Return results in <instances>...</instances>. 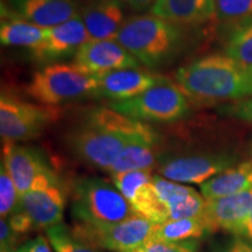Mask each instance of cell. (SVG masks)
Instances as JSON below:
<instances>
[{"label": "cell", "mask_w": 252, "mask_h": 252, "mask_svg": "<svg viewBox=\"0 0 252 252\" xmlns=\"http://www.w3.org/2000/svg\"><path fill=\"white\" fill-rule=\"evenodd\" d=\"M161 135L147 123L119 113L109 106L84 112L67 135L70 152L82 162L109 172L122 151L134 141Z\"/></svg>", "instance_id": "6da1fadb"}, {"label": "cell", "mask_w": 252, "mask_h": 252, "mask_svg": "<svg viewBox=\"0 0 252 252\" xmlns=\"http://www.w3.org/2000/svg\"><path fill=\"white\" fill-rule=\"evenodd\" d=\"M175 82L190 102L229 103L252 97V67L225 54L193 60L175 72Z\"/></svg>", "instance_id": "7a4b0ae2"}, {"label": "cell", "mask_w": 252, "mask_h": 252, "mask_svg": "<svg viewBox=\"0 0 252 252\" xmlns=\"http://www.w3.org/2000/svg\"><path fill=\"white\" fill-rule=\"evenodd\" d=\"M186 27L153 14L125 19L116 40L139 63L157 69L172 62L187 45Z\"/></svg>", "instance_id": "3957f363"}, {"label": "cell", "mask_w": 252, "mask_h": 252, "mask_svg": "<svg viewBox=\"0 0 252 252\" xmlns=\"http://www.w3.org/2000/svg\"><path fill=\"white\" fill-rule=\"evenodd\" d=\"M69 189L71 215L76 223L111 225L137 215L113 184L97 176H78Z\"/></svg>", "instance_id": "277c9868"}, {"label": "cell", "mask_w": 252, "mask_h": 252, "mask_svg": "<svg viewBox=\"0 0 252 252\" xmlns=\"http://www.w3.org/2000/svg\"><path fill=\"white\" fill-rule=\"evenodd\" d=\"M98 76L76 64L54 63L35 71L26 86V94L39 104L58 106L94 97Z\"/></svg>", "instance_id": "5b68a950"}, {"label": "cell", "mask_w": 252, "mask_h": 252, "mask_svg": "<svg viewBox=\"0 0 252 252\" xmlns=\"http://www.w3.org/2000/svg\"><path fill=\"white\" fill-rule=\"evenodd\" d=\"M238 160L237 154L230 151L162 147L156 168L158 174L168 180L202 185L220 173L237 165Z\"/></svg>", "instance_id": "8992f818"}, {"label": "cell", "mask_w": 252, "mask_h": 252, "mask_svg": "<svg viewBox=\"0 0 252 252\" xmlns=\"http://www.w3.org/2000/svg\"><path fill=\"white\" fill-rule=\"evenodd\" d=\"M190 103L181 87L167 78L134 98L110 102L109 108L143 123L171 124L190 115Z\"/></svg>", "instance_id": "52a82bcc"}, {"label": "cell", "mask_w": 252, "mask_h": 252, "mask_svg": "<svg viewBox=\"0 0 252 252\" xmlns=\"http://www.w3.org/2000/svg\"><path fill=\"white\" fill-rule=\"evenodd\" d=\"M61 117L58 106L24 102L2 94L0 97V134L2 143L35 139Z\"/></svg>", "instance_id": "ba28073f"}, {"label": "cell", "mask_w": 252, "mask_h": 252, "mask_svg": "<svg viewBox=\"0 0 252 252\" xmlns=\"http://www.w3.org/2000/svg\"><path fill=\"white\" fill-rule=\"evenodd\" d=\"M157 223L146 217L134 215L111 225H88L75 223L71 232L91 247L113 252H126L150 241Z\"/></svg>", "instance_id": "9c48e42d"}, {"label": "cell", "mask_w": 252, "mask_h": 252, "mask_svg": "<svg viewBox=\"0 0 252 252\" xmlns=\"http://www.w3.org/2000/svg\"><path fill=\"white\" fill-rule=\"evenodd\" d=\"M69 189L55 171L37 179L33 188L20 196V206L33 220L36 230L49 229L61 223Z\"/></svg>", "instance_id": "30bf717a"}, {"label": "cell", "mask_w": 252, "mask_h": 252, "mask_svg": "<svg viewBox=\"0 0 252 252\" xmlns=\"http://www.w3.org/2000/svg\"><path fill=\"white\" fill-rule=\"evenodd\" d=\"M153 175V169H139L111 174V180L138 215L161 224L168 220V210L154 188Z\"/></svg>", "instance_id": "8fae6325"}, {"label": "cell", "mask_w": 252, "mask_h": 252, "mask_svg": "<svg viewBox=\"0 0 252 252\" xmlns=\"http://www.w3.org/2000/svg\"><path fill=\"white\" fill-rule=\"evenodd\" d=\"M88 40L89 34L81 13L58 26L48 28L40 46L31 50L32 58L41 63H53L75 56Z\"/></svg>", "instance_id": "7c38bea8"}, {"label": "cell", "mask_w": 252, "mask_h": 252, "mask_svg": "<svg viewBox=\"0 0 252 252\" xmlns=\"http://www.w3.org/2000/svg\"><path fill=\"white\" fill-rule=\"evenodd\" d=\"M74 64L94 75L139 68V61L116 39L88 40L74 56Z\"/></svg>", "instance_id": "4fadbf2b"}, {"label": "cell", "mask_w": 252, "mask_h": 252, "mask_svg": "<svg viewBox=\"0 0 252 252\" xmlns=\"http://www.w3.org/2000/svg\"><path fill=\"white\" fill-rule=\"evenodd\" d=\"M2 144L1 162L17 186L19 196L30 191L41 176L54 172L42 151L36 147L14 143Z\"/></svg>", "instance_id": "5bb4252c"}, {"label": "cell", "mask_w": 252, "mask_h": 252, "mask_svg": "<svg viewBox=\"0 0 252 252\" xmlns=\"http://www.w3.org/2000/svg\"><path fill=\"white\" fill-rule=\"evenodd\" d=\"M80 13L76 0H9V7L1 5L2 19L18 17L46 30Z\"/></svg>", "instance_id": "9a60e30c"}, {"label": "cell", "mask_w": 252, "mask_h": 252, "mask_svg": "<svg viewBox=\"0 0 252 252\" xmlns=\"http://www.w3.org/2000/svg\"><path fill=\"white\" fill-rule=\"evenodd\" d=\"M206 201L203 219L209 234L225 231L241 236L245 220L252 215V187L229 196Z\"/></svg>", "instance_id": "2e32d148"}, {"label": "cell", "mask_w": 252, "mask_h": 252, "mask_svg": "<svg viewBox=\"0 0 252 252\" xmlns=\"http://www.w3.org/2000/svg\"><path fill=\"white\" fill-rule=\"evenodd\" d=\"M98 84L94 98H104L110 102H123L139 96L150 88L166 81L167 78L139 68L121 69L97 75Z\"/></svg>", "instance_id": "e0dca14e"}, {"label": "cell", "mask_w": 252, "mask_h": 252, "mask_svg": "<svg viewBox=\"0 0 252 252\" xmlns=\"http://www.w3.org/2000/svg\"><path fill=\"white\" fill-rule=\"evenodd\" d=\"M153 185L167 207L168 220L203 216L207 201L194 188L168 180L160 174L153 175Z\"/></svg>", "instance_id": "ac0fdd59"}, {"label": "cell", "mask_w": 252, "mask_h": 252, "mask_svg": "<svg viewBox=\"0 0 252 252\" xmlns=\"http://www.w3.org/2000/svg\"><path fill=\"white\" fill-rule=\"evenodd\" d=\"M83 20L90 39H116L125 21L122 0H90L82 8Z\"/></svg>", "instance_id": "d6986e66"}, {"label": "cell", "mask_w": 252, "mask_h": 252, "mask_svg": "<svg viewBox=\"0 0 252 252\" xmlns=\"http://www.w3.org/2000/svg\"><path fill=\"white\" fill-rule=\"evenodd\" d=\"M151 14L184 27H196L216 17V0H157Z\"/></svg>", "instance_id": "ffe728a7"}, {"label": "cell", "mask_w": 252, "mask_h": 252, "mask_svg": "<svg viewBox=\"0 0 252 252\" xmlns=\"http://www.w3.org/2000/svg\"><path fill=\"white\" fill-rule=\"evenodd\" d=\"M161 135L151 139L134 141L125 147L110 168V175L116 173L156 168L162 152Z\"/></svg>", "instance_id": "44dd1931"}, {"label": "cell", "mask_w": 252, "mask_h": 252, "mask_svg": "<svg viewBox=\"0 0 252 252\" xmlns=\"http://www.w3.org/2000/svg\"><path fill=\"white\" fill-rule=\"evenodd\" d=\"M252 187V160L237 163L201 185L206 200L229 196Z\"/></svg>", "instance_id": "7402d4cb"}, {"label": "cell", "mask_w": 252, "mask_h": 252, "mask_svg": "<svg viewBox=\"0 0 252 252\" xmlns=\"http://www.w3.org/2000/svg\"><path fill=\"white\" fill-rule=\"evenodd\" d=\"M46 28L18 17L2 19L0 24V42L7 47H25L35 49L45 39Z\"/></svg>", "instance_id": "603a6c76"}, {"label": "cell", "mask_w": 252, "mask_h": 252, "mask_svg": "<svg viewBox=\"0 0 252 252\" xmlns=\"http://www.w3.org/2000/svg\"><path fill=\"white\" fill-rule=\"evenodd\" d=\"M209 234L203 216L188 219L168 220L157 224L150 241L181 242L189 239H200Z\"/></svg>", "instance_id": "cb8c5ba5"}, {"label": "cell", "mask_w": 252, "mask_h": 252, "mask_svg": "<svg viewBox=\"0 0 252 252\" xmlns=\"http://www.w3.org/2000/svg\"><path fill=\"white\" fill-rule=\"evenodd\" d=\"M223 49L225 55L252 67V18L231 25Z\"/></svg>", "instance_id": "d4e9b609"}, {"label": "cell", "mask_w": 252, "mask_h": 252, "mask_svg": "<svg viewBox=\"0 0 252 252\" xmlns=\"http://www.w3.org/2000/svg\"><path fill=\"white\" fill-rule=\"evenodd\" d=\"M47 238L55 252H103L75 237L67 225L60 223L47 229Z\"/></svg>", "instance_id": "484cf974"}, {"label": "cell", "mask_w": 252, "mask_h": 252, "mask_svg": "<svg viewBox=\"0 0 252 252\" xmlns=\"http://www.w3.org/2000/svg\"><path fill=\"white\" fill-rule=\"evenodd\" d=\"M216 17L231 25L252 18V0H216Z\"/></svg>", "instance_id": "4316f807"}, {"label": "cell", "mask_w": 252, "mask_h": 252, "mask_svg": "<svg viewBox=\"0 0 252 252\" xmlns=\"http://www.w3.org/2000/svg\"><path fill=\"white\" fill-rule=\"evenodd\" d=\"M19 196L17 186L12 180L11 175L4 163L0 169V215L1 219H8L9 215L19 207Z\"/></svg>", "instance_id": "83f0119b"}, {"label": "cell", "mask_w": 252, "mask_h": 252, "mask_svg": "<svg viewBox=\"0 0 252 252\" xmlns=\"http://www.w3.org/2000/svg\"><path fill=\"white\" fill-rule=\"evenodd\" d=\"M216 111L223 117L252 125V97L220 104Z\"/></svg>", "instance_id": "f1b7e54d"}, {"label": "cell", "mask_w": 252, "mask_h": 252, "mask_svg": "<svg viewBox=\"0 0 252 252\" xmlns=\"http://www.w3.org/2000/svg\"><path fill=\"white\" fill-rule=\"evenodd\" d=\"M144 252H197L198 239L181 242L147 241L143 245Z\"/></svg>", "instance_id": "f546056e"}, {"label": "cell", "mask_w": 252, "mask_h": 252, "mask_svg": "<svg viewBox=\"0 0 252 252\" xmlns=\"http://www.w3.org/2000/svg\"><path fill=\"white\" fill-rule=\"evenodd\" d=\"M7 220L12 230H13L14 234L17 235L19 238H21L25 235H28L30 232L33 231V230H36L30 215H28L20 206L9 215Z\"/></svg>", "instance_id": "4dcf8cb0"}, {"label": "cell", "mask_w": 252, "mask_h": 252, "mask_svg": "<svg viewBox=\"0 0 252 252\" xmlns=\"http://www.w3.org/2000/svg\"><path fill=\"white\" fill-rule=\"evenodd\" d=\"M19 238L12 230L7 219L0 220V250L1 252H15Z\"/></svg>", "instance_id": "1f68e13d"}, {"label": "cell", "mask_w": 252, "mask_h": 252, "mask_svg": "<svg viewBox=\"0 0 252 252\" xmlns=\"http://www.w3.org/2000/svg\"><path fill=\"white\" fill-rule=\"evenodd\" d=\"M214 252H252V242L237 236L226 243L220 245Z\"/></svg>", "instance_id": "d6a6232c"}, {"label": "cell", "mask_w": 252, "mask_h": 252, "mask_svg": "<svg viewBox=\"0 0 252 252\" xmlns=\"http://www.w3.org/2000/svg\"><path fill=\"white\" fill-rule=\"evenodd\" d=\"M28 243H30V252H53L48 238L43 237V236H37L36 238Z\"/></svg>", "instance_id": "836d02e7"}, {"label": "cell", "mask_w": 252, "mask_h": 252, "mask_svg": "<svg viewBox=\"0 0 252 252\" xmlns=\"http://www.w3.org/2000/svg\"><path fill=\"white\" fill-rule=\"evenodd\" d=\"M124 1L135 11H144L156 4L157 0H124Z\"/></svg>", "instance_id": "e575fe53"}, {"label": "cell", "mask_w": 252, "mask_h": 252, "mask_svg": "<svg viewBox=\"0 0 252 252\" xmlns=\"http://www.w3.org/2000/svg\"><path fill=\"white\" fill-rule=\"evenodd\" d=\"M241 236L242 237L247 238L248 241L252 242V215L249 217L247 220H245L243 229H242Z\"/></svg>", "instance_id": "d590c367"}, {"label": "cell", "mask_w": 252, "mask_h": 252, "mask_svg": "<svg viewBox=\"0 0 252 252\" xmlns=\"http://www.w3.org/2000/svg\"><path fill=\"white\" fill-rule=\"evenodd\" d=\"M15 252H30V243L24 244L23 247H20L19 249L15 250Z\"/></svg>", "instance_id": "8d00e7d4"}, {"label": "cell", "mask_w": 252, "mask_h": 252, "mask_svg": "<svg viewBox=\"0 0 252 252\" xmlns=\"http://www.w3.org/2000/svg\"><path fill=\"white\" fill-rule=\"evenodd\" d=\"M126 252H144V250H143V245H141V247H139V248H137V249H133V250L126 251Z\"/></svg>", "instance_id": "74e56055"}, {"label": "cell", "mask_w": 252, "mask_h": 252, "mask_svg": "<svg viewBox=\"0 0 252 252\" xmlns=\"http://www.w3.org/2000/svg\"><path fill=\"white\" fill-rule=\"evenodd\" d=\"M249 152H250L251 160H252V138H251V140H250V144H249Z\"/></svg>", "instance_id": "f35d334b"}]
</instances>
